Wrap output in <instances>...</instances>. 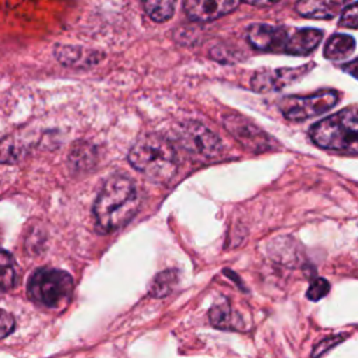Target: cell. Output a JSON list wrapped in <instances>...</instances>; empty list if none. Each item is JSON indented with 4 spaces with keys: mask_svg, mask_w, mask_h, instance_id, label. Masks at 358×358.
Segmentation results:
<instances>
[{
    "mask_svg": "<svg viewBox=\"0 0 358 358\" xmlns=\"http://www.w3.org/2000/svg\"><path fill=\"white\" fill-rule=\"evenodd\" d=\"M245 1L249 3V4H253V6L263 7V6H270V4H273V3H275L278 0H245Z\"/></svg>",
    "mask_w": 358,
    "mask_h": 358,
    "instance_id": "484cf974",
    "label": "cell"
},
{
    "mask_svg": "<svg viewBox=\"0 0 358 358\" xmlns=\"http://www.w3.org/2000/svg\"><path fill=\"white\" fill-rule=\"evenodd\" d=\"M338 25L343 28H358V3L350 4L343 10Z\"/></svg>",
    "mask_w": 358,
    "mask_h": 358,
    "instance_id": "603a6c76",
    "label": "cell"
},
{
    "mask_svg": "<svg viewBox=\"0 0 358 358\" xmlns=\"http://www.w3.org/2000/svg\"><path fill=\"white\" fill-rule=\"evenodd\" d=\"M241 0H185L189 18L200 22L217 20L234 11Z\"/></svg>",
    "mask_w": 358,
    "mask_h": 358,
    "instance_id": "30bf717a",
    "label": "cell"
},
{
    "mask_svg": "<svg viewBox=\"0 0 358 358\" xmlns=\"http://www.w3.org/2000/svg\"><path fill=\"white\" fill-rule=\"evenodd\" d=\"M355 49V41L352 36L345 34H334L327 41L323 56L333 62H340L347 59Z\"/></svg>",
    "mask_w": 358,
    "mask_h": 358,
    "instance_id": "9a60e30c",
    "label": "cell"
},
{
    "mask_svg": "<svg viewBox=\"0 0 358 358\" xmlns=\"http://www.w3.org/2000/svg\"><path fill=\"white\" fill-rule=\"evenodd\" d=\"M345 0H298L295 10L308 18H333Z\"/></svg>",
    "mask_w": 358,
    "mask_h": 358,
    "instance_id": "4fadbf2b",
    "label": "cell"
},
{
    "mask_svg": "<svg viewBox=\"0 0 358 358\" xmlns=\"http://www.w3.org/2000/svg\"><path fill=\"white\" fill-rule=\"evenodd\" d=\"M210 322L213 326L218 329H225V330H241L242 329V317L234 312L231 305L227 301L215 303L210 309Z\"/></svg>",
    "mask_w": 358,
    "mask_h": 358,
    "instance_id": "5bb4252c",
    "label": "cell"
},
{
    "mask_svg": "<svg viewBox=\"0 0 358 358\" xmlns=\"http://www.w3.org/2000/svg\"><path fill=\"white\" fill-rule=\"evenodd\" d=\"M130 165L154 182H168L176 172L178 159L172 143L159 134L141 136L129 151Z\"/></svg>",
    "mask_w": 358,
    "mask_h": 358,
    "instance_id": "7a4b0ae2",
    "label": "cell"
},
{
    "mask_svg": "<svg viewBox=\"0 0 358 358\" xmlns=\"http://www.w3.org/2000/svg\"><path fill=\"white\" fill-rule=\"evenodd\" d=\"M289 32L281 27L270 24H252L248 29L246 38L252 48L263 52L285 53Z\"/></svg>",
    "mask_w": 358,
    "mask_h": 358,
    "instance_id": "9c48e42d",
    "label": "cell"
},
{
    "mask_svg": "<svg viewBox=\"0 0 358 358\" xmlns=\"http://www.w3.org/2000/svg\"><path fill=\"white\" fill-rule=\"evenodd\" d=\"M56 59L69 67L76 69H85L90 66H94L99 63L103 59V53L94 50V49H85L80 46H71V45H59L55 49Z\"/></svg>",
    "mask_w": 358,
    "mask_h": 358,
    "instance_id": "8fae6325",
    "label": "cell"
},
{
    "mask_svg": "<svg viewBox=\"0 0 358 358\" xmlns=\"http://www.w3.org/2000/svg\"><path fill=\"white\" fill-rule=\"evenodd\" d=\"M73 288V277L67 271L42 267L31 275L27 291L32 301L56 309L70 301Z\"/></svg>",
    "mask_w": 358,
    "mask_h": 358,
    "instance_id": "277c9868",
    "label": "cell"
},
{
    "mask_svg": "<svg viewBox=\"0 0 358 358\" xmlns=\"http://www.w3.org/2000/svg\"><path fill=\"white\" fill-rule=\"evenodd\" d=\"M15 284V266L13 256L0 250V292L10 291Z\"/></svg>",
    "mask_w": 358,
    "mask_h": 358,
    "instance_id": "d6986e66",
    "label": "cell"
},
{
    "mask_svg": "<svg viewBox=\"0 0 358 358\" xmlns=\"http://www.w3.org/2000/svg\"><path fill=\"white\" fill-rule=\"evenodd\" d=\"M338 102V92L334 90H320L308 96L291 95L280 101L281 113L292 122L306 120L319 116Z\"/></svg>",
    "mask_w": 358,
    "mask_h": 358,
    "instance_id": "5b68a950",
    "label": "cell"
},
{
    "mask_svg": "<svg viewBox=\"0 0 358 358\" xmlns=\"http://www.w3.org/2000/svg\"><path fill=\"white\" fill-rule=\"evenodd\" d=\"M138 207L140 196L133 180L123 175H115L105 182L95 200L96 228L102 232L119 229L136 215Z\"/></svg>",
    "mask_w": 358,
    "mask_h": 358,
    "instance_id": "6da1fadb",
    "label": "cell"
},
{
    "mask_svg": "<svg viewBox=\"0 0 358 358\" xmlns=\"http://www.w3.org/2000/svg\"><path fill=\"white\" fill-rule=\"evenodd\" d=\"M343 70L347 71L348 74H351L352 77L358 78V59H355V60H352V62L344 64V66H343Z\"/></svg>",
    "mask_w": 358,
    "mask_h": 358,
    "instance_id": "d4e9b609",
    "label": "cell"
},
{
    "mask_svg": "<svg viewBox=\"0 0 358 358\" xmlns=\"http://www.w3.org/2000/svg\"><path fill=\"white\" fill-rule=\"evenodd\" d=\"M329 291H330L329 281L326 278L317 277V278L310 281V284L308 287V291H306V296H308V299L316 302V301L322 299L324 295H327Z\"/></svg>",
    "mask_w": 358,
    "mask_h": 358,
    "instance_id": "44dd1931",
    "label": "cell"
},
{
    "mask_svg": "<svg viewBox=\"0 0 358 358\" xmlns=\"http://www.w3.org/2000/svg\"><path fill=\"white\" fill-rule=\"evenodd\" d=\"M313 67L312 63L298 67H281L271 70H262L250 78V87L256 92H274L280 91L289 84L302 78Z\"/></svg>",
    "mask_w": 358,
    "mask_h": 358,
    "instance_id": "ba28073f",
    "label": "cell"
},
{
    "mask_svg": "<svg viewBox=\"0 0 358 358\" xmlns=\"http://www.w3.org/2000/svg\"><path fill=\"white\" fill-rule=\"evenodd\" d=\"M313 143L324 150L358 152V106L330 115L310 127Z\"/></svg>",
    "mask_w": 358,
    "mask_h": 358,
    "instance_id": "3957f363",
    "label": "cell"
},
{
    "mask_svg": "<svg viewBox=\"0 0 358 358\" xmlns=\"http://www.w3.org/2000/svg\"><path fill=\"white\" fill-rule=\"evenodd\" d=\"M95 161V148L85 143L80 141L77 143L69 155V164L74 171H84L90 168Z\"/></svg>",
    "mask_w": 358,
    "mask_h": 358,
    "instance_id": "e0dca14e",
    "label": "cell"
},
{
    "mask_svg": "<svg viewBox=\"0 0 358 358\" xmlns=\"http://www.w3.org/2000/svg\"><path fill=\"white\" fill-rule=\"evenodd\" d=\"M15 327V320L11 313L0 309V340L7 337Z\"/></svg>",
    "mask_w": 358,
    "mask_h": 358,
    "instance_id": "cb8c5ba5",
    "label": "cell"
},
{
    "mask_svg": "<svg viewBox=\"0 0 358 358\" xmlns=\"http://www.w3.org/2000/svg\"><path fill=\"white\" fill-rule=\"evenodd\" d=\"M28 152V143L20 134H11L0 141V162L15 164Z\"/></svg>",
    "mask_w": 358,
    "mask_h": 358,
    "instance_id": "2e32d148",
    "label": "cell"
},
{
    "mask_svg": "<svg viewBox=\"0 0 358 358\" xmlns=\"http://www.w3.org/2000/svg\"><path fill=\"white\" fill-rule=\"evenodd\" d=\"M176 282H178V273L175 270H165L154 278L150 292L158 298L165 296L173 289Z\"/></svg>",
    "mask_w": 358,
    "mask_h": 358,
    "instance_id": "ffe728a7",
    "label": "cell"
},
{
    "mask_svg": "<svg viewBox=\"0 0 358 358\" xmlns=\"http://www.w3.org/2000/svg\"><path fill=\"white\" fill-rule=\"evenodd\" d=\"M224 126L245 148L253 152H263L273 148L271 137L245 116L238 113L225 115Z\"/></svg>",
    "mask_w": 358,
    "mask_h": 358,
    "instance_id": "52a82bcc",
    "label": "cell"
},
{
    "mask_svg": "<svg viewBox=\"0 0 358 358\" xmlns=\"http://www.w3.org/2000/svg\"><path fill=\"white\" fill-rule=\"evenodd\" d=\"M344 340H345V334L329 336V337L323 338L322 341H319V343L313 347L310 357H312V358H320L324 352H327L329 350H331V348H333V347H336L337 344L343 343Z\"/></svg>",
    "mask_w": 358,
    "mask_h": 358,
    "instance_id": "7402d4cb",
    "label": "cell"
},
{
    "mask_svg": "<svg viewBox=\"0 0 358 358\" xmlns=\"http://www.w3.org/2000/svg\"><path fill=\"white\" fill-rule=\"evenodd\" d=\"M176 141L190 154L211 158L220 154L222 144L220 138L206 126L197 122H185L176 129Z\"/></svg>",
    "mask_w": 358,
    "mask_h": 358,
    "instance_id": "8992f818",
    "label": "cell"
},
{
    "mask_svg": "<svg viewBox=\"0 0 358 358\" xmlns=\"http://www.w3.org/2000/svg\"><path fill=\"white\" fill-rule=\"evenodd\" d=\"M141 4L152 21L164 22L173 15L176 0H141Z\"/></svg>",
    "mask_w": 358,
    "mask_h": 358,
    "instance_id": "ac0fdd59",
    "label": "cell"
},
{
    "mask_svg": "<svg viewBox=\"0 0 358 358\" xmlns=\"http://www.w3.org/2000/svg\"><path fill=\"white\" fill-rule=\"evenodd\" d=\"M322 38H323V32L320 29H315V28L294 29L288 35L285 53L295 55V56L309 55L313 52V49H316Z\"/></svg>",
    "mask_w": 358,
    "mask_h": 358,
    "instance_id": "7c38bea8",
    "label": "cell"
}]
</instances>
